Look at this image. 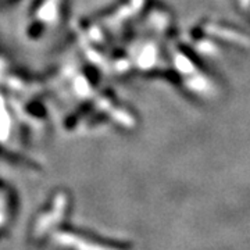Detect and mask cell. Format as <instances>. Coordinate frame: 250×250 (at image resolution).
Wrapping results in <instances>:
<instances>
[]
</instances>
